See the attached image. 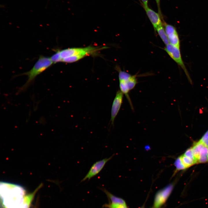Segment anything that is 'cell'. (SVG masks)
<instances>
[{"instance_id":"4","label":"cell","mask_w":208,"mask_h":208,"mask_svg":"<svg viewBox=\"0 0 208 208\" xmlns=\"http://www.w3.org/2000/svg\"><path fill=\"white\" fill-rule=\"evenodd\" d=\"M120 90L125 95L133 110L134 108L129 93L138 83L137 75H132L128 73L118 69Z\"/></svg>"},{"instance_id":"5","label":"cell","mask_w":208,"mask_h":208,"mask_svg":"<svg viewBox=\"0 0 208 208\" xmlns=\"http://www.w3.org/2000/svg\"><path fill=\"white\" fill-rule=\"evenodd\" d=\"M174 185L173 183L170 184L157 192L155 198L153 208H159L165 203L172 192Z\"/></svg>"},{"instance_id":"17","label":"cell","mask_w":208,"mask_h":208,"mask_svg":"<svg viewBox=\"0 0 208 208\" xmlns=\"http://www.w3.org/2000/svg\"><path fill=\"white\" fill-rule=\"evenodd\" d=\"M176 170H179L186 168L183 164L180 157H178L174 162Z\"/></svg>"},{"instance_id":"23","label":"cell","mask_w":208,"mask_h":208,"mask_svg":"<svg viewBox=\"0 0 208 208\" xmlns=\"http://www.w3.org/2000/svg\"><path fill=\"white\" fill-rule=\"evenodd\" d=\"M203 143L205 146L208 148V139L204 141Z\"/></svg>"},{"instance_id":"8","label":"cell","mask_w":208,"mask_h":208,"mask_svg":"<svg viewBox=\"0 0 208 208\" xmlns=\"http://www.w3.org/2000/svg\"><path fill=\"white\" fill-rule=\"evenodd\" d=\"M164 49L171 58L185 71L186 70L181 58L179 49L169 43L166 45Z\"/></svg>"},{"instance_id":"10","label":"cell","mask_w":208,"mask_h":208,"mask_svg":"<svg viewBox=\"0 0 208 208\" xmlns=\"http://www.w3.org/2000/svg\"><path fill=\"white\" fill-rule=\"evenodd\" d=\"M146 14L152 24L155 31L159 26L163 25V21L158 13L150 8L148 6H142Z\"/></svg>"},{"instance_id":"7","label":"cell","mask_w":208,"mask_h":208,"mask_svg":"<svg viewBox=\"0 0 208 208\" xmlns=\"http://www.w3.org/2000/svg\"><path fill=\"white\" fill-rule=\"evenodd\" d=\"M124 95L120 90H118L116 93L113 101L111 108L110 119L111 125L113 126L122 103Z\"/></svg>"},{"instance_id":"14","label":"cell","mask_w":208,"mask_h":208,"mask_svg":"<svg viewBox=\"0 0 208 208\" xmlns=\"http://www.w3.org/2000/svg\"><path fill=\"white\" fill-rule=\"evenodd\" d=\"M163 25L158 27L155 30L163 42L166 45L169 44V42Z\"/></svg>"},{"instance_id":"11","label":"cell","mask_w":208,"mask_h":208,"mask_svg":"<svg viewBox=\"0 0 208 208\" xmlns=\"http://www.w3.org/2000/svg\"><path fill=\"white\" fill-rule=\"evenodd\" d=\"M42 185H40L33 192L25 195L23 203L18 208H29L35 195Z\"/></svg>"},{"instance_id":"16","label":"cell","mask_w":208,"mask_h":208,"mask_svg":"<svg viewBox=\"0 0 208 208\" xmlns=\"http://www.w3.org/2000/svg\"><path fill=\"white\" fill-rule=\"evenodd\" d=\"M180 157L183 164L186 168L194 164L192 160L184 155H182Z\"/></svg>"},{"instance_id":"24","label":"cell","mask_w":208,"mask_h":208,"mask_svg":"<svg viewBox=\"0 0 208 208\" xmlns=\"http://www.w3.org/2000/svg\"><path fill=\"white\" fill-rule=\"evenodd\" d=\"M144 208L143 207H141V208Z\"/></svg>"},{"instance_id":"21","label":"cell","mask_w":208,"mask_h":208,"mask_svg":"<svg viewBox=\"0 0 208 208\" xmlns=\"http://www.w3.org/2000/svg\"><path fill=\"white\" fill-rule=\"evenodd\" d=\"M208 139V130L205 133L201 139L200 140L202 143Z\"/></svg>"},{"instance_id":"6","label":"cell","mask_w":208,"mask_h":208,"mask_svg":"<svg viewBox=\"0 0 208 208\" xmlns=\"http://www.w3.org/2000/svg\"><path fill=\"white\" fill-rule=\"evenodd\" d=\"M114 155L109 158H106L96 161L92 165L88 172L81 182L87 180H89L98 174L103 169L106 164L112 158Z\"/></svg>"},{"instance_id":"9","label":"cell","mask_w":208,"mask_h":208,"mask_svg":"<svg viewBox=\"0 0 208 208\" xmlns=\"http://www.w3.org/2000/svg\"><path fill=\"white\" fill-rule=\"evenodd\" d=\"M164 26L169 43L179 49L180 42L177 33L172 25L165 22Z\"/></svg>"},{"instance_id":"13","label":"cell","mask_w":208,"mask_h":208,"mask_svg":"<svg viewBox=\"0 0 208 208\" xmlns=\"http://www.w3.org/2000/svg\"><path fill=\"white\" fill-rule=\"evenodd\" d=\"M204 146L203 143L200 140L195 143L192 148L193 155L198 162V159L200 156V151L202 148Z\"/></svg>"},{"instance_id":"22","label":"cell","mask_w":208,"mask_h":208,"mask_svg":"<svg viewBox=\"0 0 208 208\" xmlns=\"http://www.w3.org/2000/svg\"><path fill=\"white\" fill-rule=\"evenodd\" d=\"M142 6H148V0H141Z\"/></svg>"},{"instance_id":"12","label":"cell","mask_w":208,"mask_h":208,"mask_svg":"<svg viewBox=\"0 0 208 208\" xmlns=\"http://www.w3.org/2000/svg\"><path fill=\"white\" fill-rule=\"evenodd\" d=\"M101 189L105 193L111 201V203L126 205L125 201L123 199L114 195L105 188H101Z\"/></svg>"},{"instance_id":"18","label":"cell","mask_w":208,"mask_h":208,"mask_svg":"<svg viewBox=\"0 0 208 208\" xmlns=\"http://www.w3.org/2000/svg\"><path fill=\"white\" fill-rule=\"evenodd\" d=\"M184 155L192 160L194 164L198 163L193 153L192 148L187 149L185 152Z\"/></svg>"},{"instance_id":"3","label":"cell","mask_w":208,"mask_h":208,"mask_svg":"<svg viewBox=\"0 0 208 208\" xmlns=\"http://www.w3.org/2000/svg\"><path fill=\"white\" fill-rule=\"evenodd\" d=\"M104 47L99 48L89 46L84 48H72L57 51L50 57L53 63L61 62L64 58L72 56H77L81 59L92 54Z\"/></svg>"},{"instance_id":"15","label":"cell","mask_w":208,"mask_h":208,"mask_svg":"<svg viewBox=\"0 0 208 208\" xmlns=\"http://www.w3.org/2000/svg\"><path fill=\"white\" fill-rule=\"evenodd\" d=\"M208 161V148L204 146L200 151L198 163H202Z\"/></svg>"},{"instance_id":"19","label":"cell","mask_w":208,"mask_h":208,"mask_svg":"<svg viewBox=\"0 0 208 208\" xmlns=\"http://www.w3.org/2000/svg\"><path fill=\"white\" fill-rule=\"evenodd\" d=\"M104 207L107 208H127L126 205L116 204L112 203L105 204Z\"/></svg>"},{"instance_id":"20","label":"cell","mask_w":208,"mask_h":208,"mask_svg":"<svg viewBox=\"0 0 208 208\" xmlns=\"http://www.w3.org/2000/svg\"><path fill=\"white\" fill-rule=\"evenodd\" d=\"M156 3L157 4L158 13L160 15L161 17L162 20L164 21L163 17L162 15V14L161 11V7H160V0H155Z\"/></svg>"},{"instance_id":"2","label":"cell","mask_w":208,"mask_h":208,"mask_svg":"<svg viewBox=\"0 0 208 208\" xmlns=\"http://www.w3.org/2000/svg\"><path fill=\"white\" fill-rule=\"evenodd\" d=\"M53 63L50 57L40 56L32 68L29 71L20 74L19 76L25 75L28 79L25 83L19 88L18 93L25 91L32 84L36 77Z\"/></svg>"},{"instance_id":"1","label":"cell","mask_w":208,"mask_h":208,"mask_svg":"<svg viewBox=\"0 0 208 208\" xmlns=\"http://www.w3.org/2000/svg\"><path fill=\"white\" fill-rule=\"evenodd\" d=\"M25 190L21 186L7 182L0 183L1 196L5 208H18L23 203Z\"/></svg>"}]
</instances>
